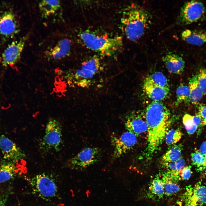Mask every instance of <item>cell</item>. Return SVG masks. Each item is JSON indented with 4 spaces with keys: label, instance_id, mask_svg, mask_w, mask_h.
<instances>
[{
    "label": "cell",
    "instance_id": "obj_1",
    "mask_svg": "<svg viewBox=\"0 0 206 206\" xmlns=\"http://www.w3.org/2000/svg\"><path fill=\"white\" fill-rule=\"evenodd\" d=\"M144 113L148 130L147 146L144 156L150 160L165 140L171 121V115L170 110L160 101L150 103Z\"/></svg>",
    "mask_w": 206,
    "mask_h": 206
},
{
    "label": "cell",
    "instance_id": "obj_2",
    "mask_svg": "<svg viewBox=\"0 0 206 206\" xmlns=\"http://www.w3.org/2000/svg\"><path fill=\"white\" fill-rule=\"evenodd\" d=\"M150 21L148 12L139 5L132 3L123 10L121 21L123 31L129 40L135 41L144 34Z\"/></svg>",
    "mask_w": 206,
    "mask_h": 206
},
{
    "label": "cell",
    "instance_id": "obj_3",
    "mask_svg": "<svg viewBox=\"0 0 206 206\" xmlns=\"http://www.w3.org/2000/svg\"><path fill=\"white\" fill-rule=\"evenodd\" d=\"M80 37L87 48L104 56H110L114 55L123 45L122 39L120 36L100 35L85 31L80 34Z\"/></svg>",
    "mask_w": 206,
    "mask_h": 206
},
{
    "label": "cell",
    "instance_id": "obj_4",
    "mask_svg": "<svg viewBox=\"0 0 206 206\" xmlns=\"http://www.w3.org/2000/svg\"><path fill=\"white\" fill-rule=\"evenodd\" d=\"M101 66L99 58L94 56L82 63L80 69L72 73L70 79L78 86L87 87L91 84L93 78L100 71Z\"/></svg>",
    "mask_w": 206,
    "mask_h": 206
},
{
    "label": "cell",
    "instance_id": "obj_5",
    "mask_svg": "<svg viewBox=\"0 0 206 206\" xmlns=\"http://www.w3.org/2000/svg\"><path fill=\"white\" fill-rule=\"evenodd\" d=\"M62 126L54 119H50L46 125L45 133L39 143L40 148L45 152L60 150L62 144Z\"/></svg>",
    "mask_w": 206,
    "mask_h": 206
},
{
    "label": "cell",
    "instance_id": "obj_6",
    "mask_svg": "<svg viewBox=\"0 0 206 206\" xmlns=\"http://www.w3.org/2000/svg\"><path fill=\"white\" fill-rule=\"evenodd\" d=\"M102 155L98 147H86L67 160L66 165L72 169L82 170L100 161Z\"/></svg>",
    "mask_w": 206,
    "mask_h": 206
},
{
    "label": "cell",
    "instance_id": "obj_7",
    "mask_svg": "<svg viewBox=\"0 0 206 206\" xmlns=\"http://www.w3.org/2000/svg\"><path fill=\"white\" fill-rule=\"evenodd\" d=\"M33 191L40 197L50 199L55 196L58 190L54 179L44 173L40 174L28 179Z\"/></svg>",
    "mask_w": 206,
    "mask_h": 206
},
{
    "label": "cell",
    "instance_id": "obj_8",
    "mask_svg": "<svg viewBox=\"0 0 206 206\" xmlns=\"http://www.w3.org/2000/svg\"><path fill=\"white\" fill-rule=\"evenodd\" d=\"M205 11L203 4L199 1L193 0L186 2L181 8L177 23L186 25L199 21Z\"/></svg>",
    "mask_w": 206,
    "mask_h": 206
},
{
    "label": "cell",
    "instance_id": "obj_9",
    "mask_svg": "<svg viewBox=\"0 0 206 206\" xmlns=\"http://www.w3.org/2000/svg\"><path fill=\"white\" fill-rule=\"evenodd\" d=\"M137 137L128 131L124 132L119 136L112 135L111 142L114 148L111 157L112 161L128 152L136 144Z\"/></svg>",
    "mask_w": 206,
    "mask_h": 206
},
{
    "label": "cell",
    "instance_id": "obj_10",
    "mask_svg": "<svg viewBox=\"0 0 206 206\" xmlns=\"http://www.w3.org/2000/svg\"><path fill=\"white\" fill-rule=\"evenodd\" d=\"M185 206H205L206 205V186L201 181L187 186L183 194Z\"/></svg>",
    "mask_w": 206,
    "mask_h": 206
},
{
    "label": "cell",
    "instance_id": "obj_11",
    "mask_svg": "<svg viewBox=\"0 0 206 206\" xmlns=\"http://www.w3.org/2000/svg\"><path fill=\"white\" fill-rule=\"evenodd\" d=\"M124 124L128 131L137 137L147 134L148 127L145 113L138 111H132L125 116Z\"/></svg>",
    "mask_w": 206,
    "mask_h": 206
},
{
    "label": "cell",
    "instance_id": "obj_12",
    "mask_svg": "<svg viewBox=\"0 0 206 206\" xmlns=\"http://www.w3.org/2000/svg\"><path fill=\"white\" fill-rule=\"evenodd\" d=\"M16 17L11 10L0 12V34L6 39L12 38L19 31Z\"/></svg>",
    "mask_w": 206,
    "mask_h": 206
},
{
    "label": "cell",
    "instance_id": "obj_13",
    "mask_svg": "<svg viewBox=\"0 0 206 206\" xmlns=\"http://www.w3.org/2000/svg\"><path fill=\"white\" fill-rule=\"evenodd\" d=\"M24 37L9 44L2 54L1 62L5 67L12 66L19 60L27 39Z\"/></svg>",
    "mask_w": 206,
    "mask_h": 206
},
{
    "label": "cell",
    "instance_id": "obj_14",
    "mask_svg": "<svg viewBox=\"0 0 206 206\" xmlns=\"http://www.w3.org/2000/svg\"><path fill=\"white\" fill-rule=\"evenodd\" d=\"M0 149L3 158L15 163L25 158L24 152L12 140L4 135L0 136Z\"/></svg>",
    "mask_w": 206,
    "mask_h": 206
},
{
    "label": "cell",
    "instance_id": "obj_15",
    "mask_svg": "<svg viewBox=\"0 0 206 206\" xmlns=\"http://www.w3.org/2000/svg\"><path fill=\"white\" fill-rule=\"evenodd\" d=\"M164 184L165 194L169 196L179 192L180 189L178 184L180 179L179 173L177 171H167L161 175Z\"/></svg>",
    "mask_w": 206,
    "mask_h": 206
},
{
    "label": "cell",
    "instance_id": "obj_16",
    "mask_svg": "<svg viewBox=\"0 0 206 206\" xmlns=\"http://www.w3.org/2000/svg\"><path fill=\"white\" fill-rule=\"evenodd\" d=\"M162 60L170 73L179 74L183 71L185 62L183 58L179 55L169 52L163 57Z\"/></svg>",
    "mask_w": 206,
    "mask_h": 206
},
{
    "label": "cell",
    "instance_id": "obj_17",
    "mask_svg": "<svg viewBox=\"0 0 206 206\" xmlns=\"http://www.w3.org/2000/svg\"><path fill=\"white\" fill-rule=\"evenodd\" d=\"M143 89L148 96L153 101H160L164 100L169 92V89L159 86L146 79Z\"/></svg>",
    "mask_w": 206,
    "mask_h": 206
},
{
    "label": "cell",
    "instance_id": "obj_18",
    "mask_svg": "<svg viewBox=\"0 0 206 206\" xmlns=\"http://www.w3.org/2000/svg\"><path fill=\"white\" fill-rule=\"evenodd\" d=\"M181 37L189 44L201 46L206 43V31L185 29L181 33Z\"/></svg>",
    "mask_w": 206,
    "mask_h": 206
},
{
    "label": "cell",
    "instance_id": "obj_19",
    "mask_svg": "<svg viewBox=\"0 0 206 206\" xmlns=\"http://www.w3.org/2000/svg\"><path fill=\"white\" fill-rule=\"evenodd\" d=\"M71 43L69 39L61 40L53 48L46 53L47 56L52 59L59 60L65 57L70 53Z\"/></svg>",
    "mask_w": 206,
    "mask_h": 206
},
{
    "label": "cell",
    "instance_id": "obj_20",
    "mask_svg": "<svg viewBox=\"0 0 206 206\" xmlns=\"http://www.w3.org/2000/svg\"><path fill=\"white\" fill-rule=\"evenodd\" d=\"M165 195L164 184L160 175H158L151 181L147 193L148 198L159 200Z\"/></svg>",
    "mask_w": 206,
    "mask_h": 206
},
{
    "label": "cell",
    "instance_id": "obj_21",
    "mask_svg": "<svg viewBox=\"0 0 206 206\" xmlns=\"http://www.w3.org/2000/svg\"><path fill=\"white\" fill-rule=\"evenodd\" d=\"M17 169L15 163L5 160L0 161V183L7 181L16 175Z\"/></svg>",
    "mask_w": 206,
    "mask_h": 206
},
{
    "label": "cell",
    "instance_id": "obj_22",
    "mask_svg": "<svg viewBox=\"0 0 206 206\" xmlns=\"http://www.w3.org/2000/svg\"><path fill=\"white\" fill-rule=\"evenodd\" d=\"M190 102L194 105L197 104L203 94L198 83L197 75L192 76L189 80Z\"/></svg>",
    "mask_w": 206,
    "mask_h": 206
},
{
    "label": "cell",
    "instance_id": "obj_23",
    "mask_svg": "<svg viewBox=\"0 0 206 206\" xmlns=\"http://www.w3.org/2000/svg\"><path fill=\"white\" fill-rule=\"evenodd\" d=\"M60 2L59 0H43L39 6L43 15L46 17L54 13L59 9Z\"/></svg>",
    "mask_w": 206,
    "mask_h": 206
},
{
    "label": "cell",
    "instance_id": "obj_24",
    "mask_svg": "<svg viewBox=\"0 0 206 206\" xmlns=\"http://www.w3.org/2000/svg\"><path fill=\"white\" fill-rule=\"evenodd\" d=\"M182 149L180 144L170 146L163 156V163L175 162L181 157Z\"/></svg>",
    "mask_w": 206,
    "mask_h": 206
},
{
    "label": "cell",
    "instance_id": "obj_25",
    "mask_svg": "<svg viewBox=\"0 0 206 206\" xmlns=\"http://www.w3.org/2000/svg\"><path fill=\"white\" fill-rule=\"evenodd\" d=\"M176 98L175 102V105L176 106L183 102H190V89L189 86L181 84L177 89Z\"/></svg>",
    "mask_w": 206,
    "mask_h": 206
},
{
    "label": "cell",
    "instance_id": "obj_26",
    "mask_svg": "<svg viewBox=\"0 0 206 206\" xmlns=\"http://www.w3.org/2000/svg\"><path fill=\"white\" fill-rule=\"evenodd\" d=\"M146 80L159 86L169 89L167 79L163 73L157 72L148 76Z\"/></svg>",
    "mask_w": 206,
    "mask_h": 206
},
{
    "label": "cell",
    "instance_id": "obj_27",
    "mask_svg": "<svg viewBox=\"0 0 206 206\" xmlns=\"http://www.w3.org/2000/svg\"><path fill=\"white\" fill-rule=\"evenodd\" d=\"M182 136V132L179 128L169 130L165 137L166 143L168 146L175 144L180 140Z\"/></svg>",
    "mask_w": 206,
    "mask_h": 206
},
{
    "label": "cell",
    "instance_id": "obj_28",
    "mask_svg": "<svg viewBox=\"0 0 206 206\" xmlns=\"http://www.w3.org/2000/svg\"><path fill=\"white\" fill-rule=\"evenodd\" d=\"M183 122L187 132L190 134L193 133L198 127L195 123L194 116L188 114L184 116Z\"/></svg>",
    "mask_w": 206,
    "mask_h": 206
},
{
    "label": "cell",
    "instance_id": "obj_29",
    "mask_svg": "<svg viewBox=\"0 0 206 206\" xmlns=\"http://www.w3.org/2000/svg\"><path fill=\"white\" fill-rule=\"evenodd\" d=\"M191 156L193 165L196 167L197 171L203 172L205 166L204 159L199 150L196 151L192 153Z\"/></svg>",
    "mask_w": 206,
    "mask_h": 206
},
{
    "label": "cell",
    "instance_id": "obj_30",
    "mask_svg": "<svg viewBox=\"0 0 206 206\" xmlns=\"http://www.w3.org/2000/svg\"><path fill=\"white\" fill-rule=\"evenodd\" d=\"M197 75L198 83L203 95H206V69L201 68Z\"/></svg>",
    "mask_w": 206,
    "mask_h": 206
},
{
    "label": "cell",
    "instance_id": "obj_31",
    "mask_svg": "<svg viewBox=\"0 0 206 206\" xmlns=\"http://www.w3.org/2000/svg\"><path fill=\"white\" fill-rule=\"evenodd\" d=\"M191 166L185 167L179 172L180 179L187 180L189 179L191 175Z\"/></svg>",
    "mask_w": 206,
    "mask_h": 206
},
{
    "label": "cell",
    "instance_id": "obj_32",
    "mask_svg": "<svg viewBox=\"0 0 206 206\" xmlns=\"http://www.w3.org/2000/svg\"><path fill=\"white\" fill-rule=\"evenodd\" d=\"M198 113L197 114L202 118L203 120L206 119V105L200 104L198 107Z\"/></svg>",
    "mask_w": 206,
    "mask_h": 206
},
{
    "label": "cell",
    "instance_id": "obj_33",
    "mask_svg": "<svg viewBox=\"0 0 206 206\" xmlns=\"http://www.w3.org/2000/svg\"><path fill=\"white\" fill-rule=\"evenodd\" d=\"M199 151L204 158L205 166L203 172L206 173V141L201 144L200 147Z\"/></svg>",
    "mask_w": 206,
    "mask_h": 206
},
{
    "label": "cell",
    "instance_id": "obj_34",
    "mask_svg": "<svg viewBox=\"0 0 206 206\" xmlns=\"http://www.w3.org/2000/svg\"><path fill=\"white\" fill-rule=\"evenodd\" d=\"M175 163L176 170L179 172L185 167L186 164L185 160L181 157L175 162Z\"/></svg>",
    "mask_w": 206,
    "mask_h": 206
},
{
    "label": "cell",
    "instance_id": "obj_35",
    "mask_svg": "<svg viewBox=\"0 0 206 206\" xmlns=\"http://www.w3.org/2000/svg\"><path fill=\"white\" fill-rule=\"evenodd\" d=\"M163 165L168 171H177L175 162L163 163Z\"/></svg>",
    "mask_w": 206,
    "mask_h": 206
},
{
    "label": "cell",
    "instance_id": "obj_36",
    "mask_svg": "<svg viewBox=\"0 0 206 206\" xmlns=\"http://www.w3.org/2000/svg\"><path fill=\"white\" fill-rule=\"evenodd\" d=\"M200 125H202V126L206 125V119L202 121Z\"/></svg>",
    "mask_w": 206,
    "mask_h": 206
},
{
    "label": "cell",
    "instance_id": "obj_37",
    "mask_svg": "<svg viewBox=\"0 0 206 206\" xmlns=\"http://www.w3.org/2000/svg\"><path fill=\"white\" fill-rule=\"evenodd\" d=\"M0 206H5L4 203L3 201H0Z\"/></svg>",
    "mask_w": 206,
    "mask_h": 206
},
{
    "label": "cell",
    "instance_id": "obj_38",
    "mask_svg": "<svg viewBox=\"0 0 206 206\" xmlns=\"http://www.w3.org/2000/svg\"><path fill=\"white\" fill-rule=\"evenodd\" d=\"M205 206H206V205Z\"/></svg>",
    "mask_w": 206,
    "mask_h": 206
}]
</instances>
